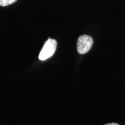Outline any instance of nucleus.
I'll use <instances>...</instances> for the list:
<instances>
[{
	"mask_svg": "<svg viewBox=\"0 0 125 125\" xmlns=\"http://www.w3.org/2000/svg\"><path fill=\"white\" fill-rule=\"evenodd\" d=\"M93 44V38L89 35H81L78 39L77 51L81 54L86 53L90 51Z\"/></svg>",
	"mask_w": 125,
	"mask_h": 125,
	"instance_id": "obj_2",
	"label": "nucleus"
},
{
	"mask_svg": "<svg viewBox=\"0 0 125 125\" xmlns=\"http://www.w3.org/2000/svg\"><path fill=\"white\" fill-rule=\"evenodd\" d=\"M17 0H0V6L6 7L15 3Z\"/></svg>",
	"mask_w": 125,
	"mask_h": 125,
	"instance_id": "obj_3",
	"label": "nucleus"
},
{
	"mask_svg": "<svg viewBox=\"0 0 125 125\" xmlns=\"http://www.w3.org/2000/svg\"><path fill=\"white\" fill-rule=\"evenodd\" d=\"M57 47V41L54 39L49 38L43 45L40 52L38 58L40 60L44 61L52 57L55 52Z\"/></svg>",
	"mask_w": 125,
	"mask_h": 125,
	"instance_id": "obj_1",
	"label": "nucleus"
},
{
	"mask_svg": "<svg viewBox=\"0 0 125 125\" xmlns=\"http://www.w3.org/2000/svg\"><path fill=\"white\" fill-rule=\"evenodd\" d=\"M104 125H119L116 123H107V124Z\"/></svg>",
	"mask_w": 125,
	"mask_h": 125,
	"instance_id": "obj_4",
	"label": "nucleus"
}]
</instances>
